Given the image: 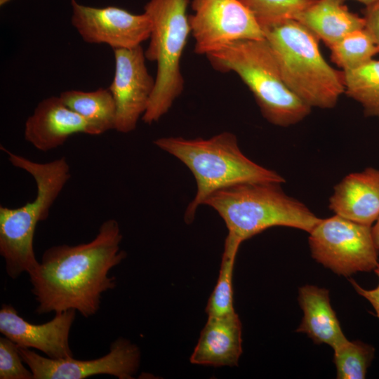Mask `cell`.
<instances>
[{
  "label": "cell",
  "instance_id": "cell-1",
  "mask_svg": "<svg viewBox=\"0 0 379 379\" xmlns=\"http://www.w3.org/2000/svg\"><path fill=\"white\" fill-rule=\"evenodd\" d=\"M121 240L118 222L108 219L88 243L46 249L28 274L38 302L36 312L74 310L86 318L94 315L100 309L102 294L116 286V278L108 274L126 257L120 248Z\"/></svg>",
  "mask_w": 379,
  "mask_h": 379
},
{
  "label": "cell",
  "instance_id": "cell-2",
  "mask_svg": "<svg viewBox=\"0 0 379 379\" xmlns=\"http://www.w3.org/2000/svg\"><path fill=\"white\" fill-rule=\"evenodd\" d=\"M154 144L183 163L196 180L197 193L184 215L187 224L194 220L198 207L219 190L244 182H285L277 172L248 159L230 132L206 139L164 137L156 139Z\"/></svg>",
  "mask_w": 379,
  "mask_h": 379
},
{
  "label": "cell",
  "instance_id": "cell-3",
  "mask_svg": "<svg viewBox=\"0 0 379 379\" xmlns=\"http://www.w3.org/2000/svg\"><path fill=\"white\" fill-rule=\"evenodd\" d=\"M277 182H244L219 190L204 201L224 220L228 233L225 243L241 244L274 226L299 229L309 233L320 221L302 202L286 194Z\"/></svg>",
  "mask_w": 379,
  "mask_h": 379
},
{
  "label": "cell",
  "instance_id": "cell-4",
  "mask_svg": "<svg viewBox=\"0 0 379 379\" xmlns=\"http://www.w3.org/2000/svg\"><path fill=\"white\" fill-rule=\"evenodd\" d=\"M9 162L30 174L36 183L33 201L18 208L0 206V254L6 271L12 279L29 273L39 264L33 248L38 222L48 218L50 209L70 178V168L65 157L46 162L32 161L1 145Z\"/></svg>",
  "mask_w": 379,
  "mask_h": 379
},
{
  "label": "cell",
  "instance_id": "cell-5",
  "mask_svg": "<svg viewBox=\"0 0 379 379\" xmlns=\"http://www.w3.org/2000/svg\"><path fill=\"white\" fill-rule=\"evenodd\" d=\"M262 29L290 90L311 108L334 107L345 93L343 72L326 61L319 39L293 18Z\"/></svg>",
  "mask_w": 379,
  "mask_h": 379
},
{
  "label": "cell",
  "instance_id": "cell-6",
  "mask_svg": "<svg viewBox=\"0 0 379 379\" xmlns=\"http://www.w3.org/2000/svg\"><path fill=\"white\" fill-rule=\"evenodd\" d=\"M214 69L234 72L253 93L262 117L270 124L288 127L302 121L312 108L285 83L265 39L232 43L206 55Z\"/></svg>",
  "mask_w": 379,
  "mask_h": 379
},
{
  "label": "cell",
  "instance_id": "cell-7",
  "mask_svg": "<svg viewBox=\"0 0 379 379\" xmlns=\"http://www.w3.org/2000/svg\"><path fill=\"white\" fill-rule=\"evenodd\" d=\"M187 3L188 0H149L144 7L152 25L145 53L147 60L157 66L154 89L141 119L145 124L157 122L184 90L180 60L191 34Z\"/></svg>",
  "mask_w": 379,
  "mask_h": 379
},
{
  "label": "cell",
  "instance_id": "cell-8",
  "mask_svg": "<svg viewBox=\"0 0 379 379\" xmlns=\"http://www.w3.org/2000/svg\"><path fill=\"white\" fill-rule=\"evenodd\" d=\"M312 258L338 275L374 270L379 249L372 226L334 215L320 221L309 232Z\"/></svg>",
  "mask_w": 379,
  "mask_h": 379
},
{
  "label": "cell",
  "instance_id": "cell-9",
  "mask_svg": "<svg viewBox=\"0 0 379 379\" xmlns=\"http://www.w3.org/2000/svg\"><path fill=\"white\" fill-rule=\"evenodd\" d=\"M191 8L196 54L206 56L238 41L265 39L258 20L239 0H192Z\"/></svg>",
  "mask_w": 379,
  "mask_h": 379
},
{
  "label": "cell",
  "instance_id": "cell-10",
  "mask_svg": "<svg viewBox=\"0 0 379 379\" xmlns=\"http://www.w3.org/2000/svg\"><path fill=\"white\" fill-rule=\"evenodd\" d=\"M18 350L34 379H84L100 374L131 379L138 369L140 359L139 348L123 338L111 344L107 354L92 360L74 359L73 357L53 359L29 348L18 347Z\"/></svg>",
  "mask_w": 379,
  "mask_h": 379
},
{
  "label": "cell",
  "instance_id": "cell-11",
  "mask_svg": "<svg viewBox=\"0 0 379 379\" xmlns=\"http://www.w3.org/2000/svg\"><path fill=\"white\" fill-rule=\"evenodd\" d=\"M114 74L108 87L116 105L114 130L121 133L134 131L147 110L155 86L148 72L141 45L114 50Z\"/></svg>",
  "mask_w": 379,
  "mask_h": 379
},
{
  "label": "cell",
  "instance_id": "cell-12",
  "mask_svg": "<svg viewBox=\"0 0 379 379\" xmlns=\"http://www.w3.org/2000/svg\"><path fill=\"white\" fill-rule=\"evenodd\" d=\"M71 22L88 44H107L113 50L131 48L148 40L151 21L145 13L135 14L117 6L92 7L71 0Z\"/></svg>",
  "mask_w": 379,
  "mask_h": 379
},
{
  "label": "cell",
  "instance_id": "cell-13",
  "mask_svg": "<svg viewBox=\"0 0 379 379\" xmlns=\"http://www.w3.org/2000/svg\"><path fill=\"white\" fill-rule=\"evenodd\" d=\"M74 310L57 312L53 319L33 324L20 317L11 305L2 304L0 310V332L18 347L34 348L53 359L73 357L69 335L75 319Z\"/></svg>",
  "mask_w": 379,
  "mask_h": 379
},
{
  "label": "cell",
  "instance_id": "cell-14",
  "mask_svg": "<svg viewBox=\"0 0 379 379\" xmlns=\"http://www.w3.org/2000/svg\"><path fill=\"white\" fill-rule=\"evenodd\" d=\"M77 133L91 135V131L84 119L69 109L60 96L39 102L25 123V140L41 152L62 145Z\"/></svg>",
  "mask_w": 379,
  "mask_h": 379
},
{
  "label": "cell",
  "instance_id": "cell-15",
  "mask_svg": "<svg viewBox=\"0 0 379 379\" xmlns=\"http://www.w3.org/2000/svg\"><path fill=\"white\" fill-rule=\"evenodd\" d=\"M328 206L335 215L372 226L379 217V169L346 175L334 187Z\"/></svg>",
  "mask_w": 379,
  "mask_h": 379
},
{
  "label": "cell",
  "instance_id": "cell-16",
  "mask_svg": "<svg viewBox=\"0 0 379 379\" xmlns=\"http://www.w3.org/2000/svg\"><path fill=\"white\" fill-rule=\"evenodd\" d=\"M241 323L238 314L208 317L190 357L194 364L237 366L242 353Z\"/></svg>",
  "mask_w": 379,
  "mask_h": 379
},
{
  "label": "cell",
  "instance_id": "cell-17",
  "mask_svg": "<svg viewBox=\"0 0 379 379\" xmlns=\"http://www.w3.org/2000/svg\"><path fill=\"white\" fill-rule=\"evenodd\" d=\"M298 299L303 317L297 332L307 334L317 344H326L333 349L347 340L331 307L327 289L305 285L299 288Z\"/></svg>",
  "mask_w": 379,
  "mask_h": 379
},
{
  "label": "cell",
  "instance_id": "cell-18",
  "mask_svg": "<svg viewBox=\"0 0 379 379\" xmlns=\"http://www.w3.org/2000/svg\"><path fill=\"white\" fill-rule=\"evenodd\" d=\"M345 0H314L294 18L328 48L347 34L364 28V17L349 11Z\"/></svg>",
  "mask_w": 379,
  "mask_h": 379
},
{
  "label": "cell",
  "instance_id": "cell-19",
  "mask_svg": "<svg viewBox=\"0 0 379 379\" xmlns=\"http://www.w3.org/2000/svg\"><path fill=\"white\" fill-rule=\"evenodd\" d=\"M59 96L69 109L84 119L91 135H101L114 129L116 105L108 88L92 91L69 90L62 92Z\"/></svg>",
  "mask_w": 379,
  "mask_h": 379
},
{
  "label": "cell",
  "instance_id": "cell-20",
  "mask_svg": "<svg viewBox=\"0 0 379 379\" xmlns=\"http://www.w3.org/2000/svg\"><path fill=\"white\" fill-rule=\"evenodd\" d=\"M343 77L345 93L361 104L366 116L379 118V60L345 71Z\"/></svg>",
  "mask_w": 379,
  "mask_h": 379
},
{
  "label": "cell",
  "instance_id": "cell-21",
  "mask_svg": "<svg viewBox=\"0 0 379 379\" xmlns=\"http://www.w3.org/2000/svg\"><path fill=\"white\" fill-rule=\"evenodd\" d=\"M329 48L332 61L343 72L364 65L379 53V48L364 28L347 34Z\"/></svg>",
  "mask_w": 379,
  "mask_h": 379
},
{
  "label": "cell",
  "instance_id": "cell-22",
  "mask_svg": "<svg viewBox=\"0 0 379 379\" xmlns=\"http://www.w3.org/2000/svg\"><path fill=\"white\" fill-rule=\"evenodd\" d=\"M338 379H364L375 357V347L360 340H347L334 349Z\"/></svg>",
  "mask_w": 379,
  "mask_h": 379
},
{
  "label": "cell",
  "instance_id": "cell-23",
  "mask_svg": "<svg viewBox=\"0 0 379 379\" xmlns=\"http://www.w3.org/2000/svg\"><path fill=\"white\" fill-rule=\"evenodd\" d=\"M238 250L236 247L225 244L219 277L206 307L208 317L227 316L235 313L232 277Z\"/></svg>",
  "mask_w": 379,
  "mask_h": 379
},
{
  "label": "cell",
  "instance_id": "cell-24",
  "mask_svg": "<svg viewBox=\"0 0 379 379\" xmlns=\"http://www.w3.org/2000/svg\"><path fill=\"white\" fill-rule=\"evenodd\" d=\"M255 15L262 28L295 18L314 0H239Z\"/></svg>",
  "mask_w": 379,
  "mask_h": 379
},
{
  "label": "cell",
  "instance_id": "cell-25",
  "mask_svg": "<svg viewBox=\"0 0 379 379\" xmlns=\"http://www.w3.org/2000/svg\"><path fill=\"white\" fill-rule=\"evenodd\" d=\"M22 362L18 345L4 335L1 337L0 378L34 379L32 372Z\"/></svg>",
  "mask_w": 379,
  "mask_h": 379
},
{
  "label": "cell",
  "instance_id": "cell-26",
  "mask_svg": "<svg viewBox=\"0 0 379 379\" xmlns=\"http://www.w3.org/2000/svg\"><path fill=\"white\" fill-rule=\"evenodd\" d=\"M364 29L379 48V0L366 6L364 11Z\"/></svg>",
  "mask_w": 379,
  "mask_h": 379
},
{
  "label": "cell",
  "instance_id": "cell-27",
  "mask_svg": "<svg viewBox=\"0 0 379 379\" xmlns=\"http://www.w3.org/2000/svg\"><path fill=\"white\" fill-rule=\"evenodd\" d=\"M373 271L379 279V261ZM350 281L357 293L371 303L375 312L376 317L379 319V283L376 288L368 290L359 286L353 279H350Z\"/></svg>",
  "mask_w": 379,
  "mask_h": 379
},
{
  "label": "cell",
  "instance_id": "cell-28",
  "mask_svg": "<svg viewBox=\"0 0 379 379\" xmlns=\"http://www.w3.org/2000/svg\"><path fill=\"white\" fill-rule=\"evenodd\" d=\"M372 232L375 243L379 249V217L374 225H372Z\"/></svg>",
  "mask_w": 379,
  "mask_h": 379
},
{
  "label": "cell",
  "instance_id": "cell-29",
  "mask_svg": "<svg viewBox=\"0 0 379 379\" xmlns=\"http://www.w3.org/2000/svg\"><path fill=\"white\" fill-rule=\"evenodd\" d=\"M356 1L366 5V6L370 5L373 2H374L375 0H356Z\"/></svg>",
  "mask_w": 379,
  "mask_h": 379
},
{
  "label": "cell",
  "instance_id": "cell-30",
  "mask_svg": "<svg viewBox=\"0 0 379 379\" xmlns=\"http://www.w3.org/2000/svg\"><path fill=\"white\" fill-rule=\"evenodd\" d=\"M8 1H10V0H0V4L4 5V4H6Z\"/></svg>",
  "mask_w": 379,
  "mask_h": 379
}]
</instances>
